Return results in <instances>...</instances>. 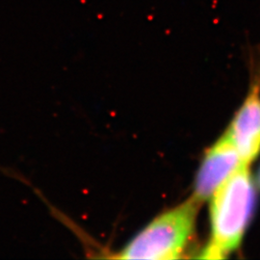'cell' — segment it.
<instances>
[{
  "mask_svg": "<svg viewBox=\"0 0 260 260\" xmlns=\"http://www.w3.org/2000/svg\"><path fill=\"white\" fill-rule=\"evenodd\" d=\"M241 159L225 132L205 153L198 171L193 198L199 203L210 200L215 191L240 167Z\"/></svg>",
  "mask_w": 260,
  "mask_h": 260,
  "instance_id": "3",
  "label": "cell"
},
{
  "mask_svg": "<svg viewBox=\"0 0 260 260\" xmlns=\"http://www.w3.org/2000/svg\"><path fill=\"white\" fill-rule=\"evenodd\" d=\"M257 180H258V184H259L260 186V169L259 172H258V177H257Z\"/></svg>",
  "mask_w": 260,
  "mask_h": 260,
  "instance_id": "5",
  "label": "cell"
},
{
  "mask_svg": "<svg viewBox=\"0 0 260 260\" xmlns=\"http://www.w3.org/2000/svg\"><path fill=\"white\" fill-rule=\"evenodd\" d=\"M201 203L192 197L157 216L120 251L122 259H177L181 257L195 231Z\"/></svg>",
  "mask_w": 260,
  "mask_h": 260,
  "instance_id": "2",
  "label": "cell"
},
{
  "mask_svg": "<svg viewBox=\"0 0 260 260\" xmlns=\"http://www.w3.org/2000/svg\"><path fill=\"white\" fill-rule=\"evenodd\" d=\"M255 204L256 191L249 166L241 165L210 198L211 241L200 257L220 259L237 249Z\"/></svg>",
  "mask_w": 260,
  "mask_h": 260,
  "instance_id": "1",
  "label": "cell"
},
{
  "mask_svg": "<svg viewBox=\"0 0 260 260\" xmlns=\"http://www.w3.org/2000/svg\"><path fill=\"white\" fill-rule=\"evenodd\" d=\"M242 164L249 166L260 153V88L254 85L226 131Z\"/></svg>",
  "mask_w": 260,
  "mask_h": 260,
  "instance_id": "4",
  "label": "cell"
}]
</instances>
